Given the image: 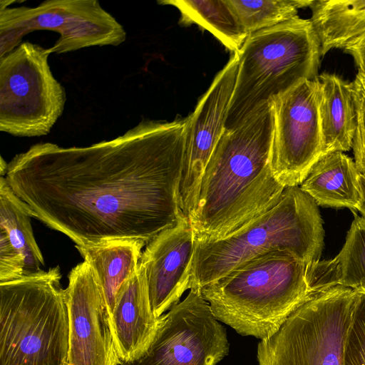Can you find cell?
I'll return each instance as SVG.
<instances>
[{"mask_svg":"<svg viewBox=\"0 0 365 365\" xmlns=\"http://www.w3.org/2000/svg\"><path fill=\"white\" fill-rule=\"evenodd\" d=\"M317 204L300 186L287 187L272 209L233 234L195 241L190 289L200 290L251 259L282 252L308 264L320 260L324 246Z\"/></svg>","mask_w":365,"mask_h":365,"instance_id":"3957f363","label":"cell"},{"mask_svg":"<svg viewBox=\"0 0 365 365\" xmlns=\"http://www.w3.org/2000/svg\"><path fill=\"white\" fill-rule=\"evenodd\" d=\"M360 175L351 158L334 151L321 155L299 186L318 206L355 212L361 199Z\"/></svg>","mask_w":365,"mask_h":365,"instance_id":"e0dca14e","label":"cell"},{"mask_svg":"<svg viewBox=\"0 0 365 365\" xmlns=\"http://www.w3.org/2000/svg\"><path fill=\"white\" fill-rule=\"evenodd\" d=\"M351 322L344 339L343 365H365V289H356Z\"/></svg>","mask_w":365,"mask_h":365,"instance_id":"cb8c5ba5","label":"cell"},{"mask_svg":"<svg viewBox=\"0 0 365 365\" xmlns=\"http://www.w3.org/2000/svg\"><path fill=\"white\" fill-rule=\"evenodd\" d=\"M158 3L177 8L180 24H196L210 32L232 53H239L249 36L227 0H163Z\"/></svg>","mask_w":365,"mask_h":365,"instance_id":"44dd1931","label":"cell"},{"mask_svg":"<svg viewBox=\"0 0 365 365\" xmlns=\"http://www.w3.org/2000/svg\"><path fill=\"white\" fill-rule=\"evenodd\" d=\"M351 84L356 109V128L352 149L357 168L365 175V78L357 73Z\"/></svg>","mask_w":365,"mask_h":365,"instance_id":"d4e9b609","label":"cell"},{"mask_svg":"<svg viewBox=\"0 0 365 365\" xmlns=\"http://www.w3.org/2000/svg\"><path fill=\"white\" fill-rule=\"evenodd\" d=\"M158 322L151 308L145 272L139 262L119 288L112 314V331L120 365L135 361L145 351Z\"/></svg>","mask_w":365,"mask_h":365,"instance_id":"9a60e30c","label":"cell"},{"mask_svg":"<svg viewBox=\"0 0 365 365\" xmlns=\"http://www.w3.org/2000/svg\"><path fill=\"white\" fill-rule=\"evenodd\" d=\"M59 267L0 282V365H69Z\"/></svg>","mask_w":365,"mask_h":365,"instance_id":"5b68a950","label":"cell"},{"mask_svg":"<svg viewBox=\"0 0 365 365\" xmlns=\"http://www.w3.org/2000/svg\"><path fill=\"white\" fill-rule=\"evenodd\" d=\"M8 169V164L5 163L3 158H1L0 173L1 176L6 175Z\"/></svg>","mask_w":365,"mask_h":365,"instance_id":"f1b7e54d","label":"cell"},{"mask_svg":"<svg viewBox=\"0 0 365 365\" xmlns=\"http://www.w3.org/2000/svg\"><path fill=\"white\" fill-rule=\"evenodd\" d=\"M38 30L59 34L50 47L57 54L116 46L126 39L124 27L97 0H48L36 7L0 4V58L16 48L25 35Z\"/></svg>","mask_w":365,"mask_h":365,"instance_id":"9c48e42d","label":"cell"},{"mask_svg":"<svg viewBox=\"0 0 365 365\" xmlns=\"http://www.w3.org/2000/svg\"><path fill=\"white\" fill-rule=\"evenodd\" d=\"M24 276V264L21 255L10 242L7 233L0 229V282Z\"/></svg>","mask_w":365,"mask_h":365,"instance_id":"484cf974","label":"cell"},{"mask_svg":"<svg viewBox=\"0 0 365 365\" xmlns=\"http://www.w3.org/2000/svg\"><path fill=\"white\" fill-rule=\"evenodd\" d=\"M229 351L226 331L200 290L159 317L145 351L123 365H216Z\"/></svg>","mask_w":365,"mask_h":365,"instance_id":"30bf717a","label":"cell"},{"mask_svg":"<svg viewBox=\"0 0 365 365\" xmlns=\"http://www.w3.org/2000/svg\"><path fill=\"white\" fill-rule=\"evenodd\" d=\"M248 35L275 26L298 16L310 0H227Z\"/></svg>","mask_w":365,"mask_h":365,"instance_id":"603a6c76","label":"cell"},{"mask_svg":"<svg viewBox=\"0 0 365 365\" xmlns=\"http://www.w3.org/2000/svg\"><path fill=\"white\" fill-rule=\"evenodd\" d=\"M273 101L225 129L202 174L187 216L195 241L225 238L276 206L285 187L272 169Z\"/></svg>","mask_w":365,"mask_h":365,"instance_id":"7a4b0ae2","label":"cell"},{"mask_svg":"<svg viewBox=\"0 0 365 365\" xmlns=\"http://www.w3.org/2000/svg\"><path fill=\"white\" fill-rule=\"evenodd\" d=\"M361 199L358 207V211L361 214V216L365 218V175L361 173L359 177Z\"/></svg>","mask_w":365,"mask_h":365,"instance_id":"83f0119b","label":"cell"},{"mask_svg":"<svg viewBox=\"0 0 365 365\" xmlns=\"http://www.w3.org/2000/svg\"><path fill=\"white\" fill-rule=\"evenodd\" d=\"M319 90V114L322 155L352 148L356 128V109L351 82L322 73L316 78Z\"/></svg>","mask_w":365,"mask_h":365,"instance_id":"2e32d148","label":"cell"},{"mask_svg":"<svg viewBox=\"0 0 365 365\" xmlns=\"http://www.w3.org/2000/svg\"><path fill=\"white\" fill-rule=\"evenodd\" d=\"M225 129L241 124L263 104L304 80H315L321 47L310 19L299 16L251 34L239 52Z\"/></svg>","mask_w":365,"mask_h":365,"instance_id":"8992f818","label":"cell"},{"mask_svg":"<svg viewBox=\"0 0 365 365\" xmlns=\"http://www.w3.org/2000/svg\"><path fill=\"white\" fill-rule=\"evenodd\" d=\"M308 7L322 56L365 33V0H310Z\"/></svg>","mask_w":365,"mask_h":365,"instance_id":"ffe728a7","label":"cell"},{"mask_svg":"<svg viewBox=\"0 0 365 365\" xmlns=\"http://www.w3.org/2000/svg\"><path fill=\"white\" fill-rule=\"evenodd\" d=\"M307 278L312 294L336 286L365 289V218L354 215L341 251L310 264Z\"/></svg>","mask_w":365,"mask_h":365,"instance_id":"ac0fdd59","label":"cell"},{"mask_svg":"<svg viewBox=\"0 0 365 365\" xmlns=\"http://www.w3.org/2000/svg\"><path fill=\"white\" fill-rule=\"evenodd\" d=\"M146 245L139 240H113L90 246L76 245L101 287L110 323L116 294L136 270Z\"/></svg>","mask_w":365,"mask_h":365,"instance_id":"d6986e66","label":"cell"},{"mask_svg":"<svg viewBox=\"0 0 365 365\" xmlns=\"http://www.w3.org/2000/svg\"><path fill=\"white\" fill-rule=\"evenodd\" d=\"M356 290L336 286L313 294L257 346L259 365H343Z\"/></svg>","mask_w":365,"mask_h":365,"instance_id":"52a82bcc","label":"cell"},{"mask_svg":"<svg viewBox=\"0 0 365 365\" xmlns=\"http://www.w3.org/2000/svg\"><path fill=\"white\" fill-rule=\"evenodd\" d=\"M186 123L142 120L86 147L36 143L14 157L5 178L34 217L76 245L148 244L187 216L180 196Z\"/></svg>","mask_w":365,"mask_h":365,"instance_id":"6da1fadb","label":"cell"},{"mask_svg":"<svg viewBox=\"0 0 365 365\" xmlns=\"http://www.w3.org/2000/svg\"><path fill=\"white\" fill-rule=\"evenodd\" d=\"M51 53L50 48L22 41L0 58V131L46 135L62 115L66 94L49 66Z\"/></svg>","mask_w":365,"mask_h":365,"instance_id":"ba28073f","label":"cell"},{"mask_svg":"<svg viewBox=\"0 0 365 365\" xmlns=\"http://www.w3.org/2000/svg\"><path fill=\"white\" fill-rule=\"evenodd\" d=\"M272 101V172L285 188L299 186L322 155L317 81H302Z\"/></svg>","mask_w":365,"mask_h":365,"instance_id":"8fae6325","label":"cell"},{"mask_svg":"<svg viewBox=\"0 0 365 365\" xmlns=\"http://www.w3.org/2000/svg\"><path fill=\"white\" fill-rule=\"evenodd\" d=\"M31 210L12 190L6 179L0 178V229L8 235L10 242L21 255L24 276L43 271V257L33 233Z\"/></svg>","mask_w":365,"mask_h":365,"instance_id":"7402d4cb","label":"cell"},{"mask_svg":"<svg viewBox=\"0 0 365 365\" xmlns=\"http://www.w3.org/2000/svg\"><path fill=\"white\" fill-rule=\"evenodd\" d=\"M69 365H120L101 287L83 261L68 274Z\"/></svg>","mask_w":365,"mask_h":365,"instance_id":"4fadbf2b","label":"cell"},{"mask_svg":"<svg viewBox=\"0 0 365 365\" xmlns=\"http://www.w3.org/2000/svg\"><path fill=\"white\" fill-rule=\"evenodd\" d=\"M239 62V54L232 53L194 111L186 118L180 196L182 209L187 216L194 207L202 174L225 130Z\"/></svg>","mask_w":365,"mask_h":365,"instance_id":"7c38bea8","label":"cell"},{"mask_svg":"<svg viewBox=\"0 0 365 365\" xmlns=\"http://www.w3.org/2000/svg\"><path fill=\"white\" fill-rule=\"evenodd\" d=\"M309 264L285 253H268L200 292L220 322L241 335L262 340L313 295L307 278Z\"/></svg>","mask_w":365,"mask_h":365,"instance_id":"277c9868","label":"cell"},{"mask_svg":"<svg viewBox=\"0 0 365 365\" xmlns=\"http://www.w3.org/2000/svg\"><path fill=\"white\" fill-rule=\"evenodd\" d=\"M195 250V234L187 216L145 245L139 262L145 272L150 305L157 318L190 290Z\"/></svg>","mask_w":365,"mask_h":365,"instance_id":"5bb4252c","label":"cell"},{"mask_svg":"<svg viewBox=\"0 0 365 365\" xmlns=\"http://www.w3.org/2000/svg\"><path fill=\"white\" fill-rule=\"evenodd\" d=\"M343 49L352 56L358 73L365 78V33L349 43Z\"/></svg>","mask_w":365,"mask_h":365,"instance_id":"4316f807","label":"cell"}]
</instances>
